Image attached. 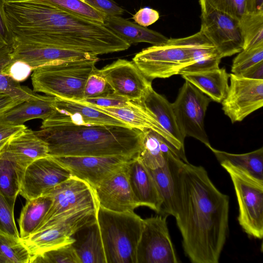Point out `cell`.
Listing matches in <instances>:
<instances>
[{
	"label": "cell",
	"mask_w": 263,
	"mask_h": 263,
	"mask_svg": "<svg viewBox=\"0 0 263 263\" xmlns=\"http://www.w3.org/2000/svg\"><path fill=\"white\" fill-rule=\"evenodd\" d=\"M229 198L205 169L185 163L178 177L175 217L186 256L193 263H218L228 232Z\"/></svg>",
	"instance_id": "1"
},
{
	"label": "cell",
	"mask_w": 263,
	"mask_h": 263,
	"mask_svg": "<svg viewBox=\"0 0 263 263\" xmlns=\"http://www.w3.org/2000/svg\"><path fill=\"white\" fill-rule=\"evenodd\" d=\"M5 10L15 35H33L60 48L98 56L130 46L103 24L36 0L9 1Z\"/></svg>",
	"instance_id": "2"
},
{
	"label": "cell",
	"mask_w": 263,
	"mask_h": 263,
	"mask_svg": "<svg viewBox=\"0 0 263 263\" xmlns=\"http://www.w3.org/2000/svg\"><path fill=\"white\" fill-rule=\"evenodd\" d=\"M48 146V155L137 157L143 131L117 125L41 126L35 132Z\"/></svg>",
	"instance_id": "3"
},
{
	"label": "cell",
	"mask_w": 263,
	"mask_h": 263,
	"mask_svg": "<svg viewBox=\"0 0 263 263\" xmlns=\"http://www.w3.org/2000/svg\"><path fill=\"white\" fill-rule=\"evenodd\" d=\"M96 219L106 263H136L144 219L134 211L115 212L99 205Z\"/></svg>",
	"instance_id": "4"
},
{
	"label": "cell",
	"mask_w": 263,
	"mask_h": 263,
	"mask_svg": "<svg viewBox=\"0 0 263 263\" xmlns=\"http://www.w3.org/2000/svg\"><path fill=\"white\" fill-rule=\"evenodd\" d=\"M98 61H71L38 67L31 74L33 91L58 98L81 101L87 79Z\"/></svg>",
	"instance_id": "5"
},
{
	"label": "cell",
	"mask_w": 263,
	"mask_h": 263,
	"mask_svg": "<svg viewBox=\"0 0 263 263\" xmlns=\"http://www.w3.org/2000/svg\"><path fill=\"white\" fill-rule=\"evenodd\" d=\"M200 32L177 39H168L164 43L143 49L133 62L149 81L179 74L192 62L193 48Z\"/></svg>",
	"instance_id": "6"
},
{
	"label": "cell",
	"mask_w": 263,
	"mask_h": 263,
	"mask_svg": "<svg viewBox=\"0 0 263 263\" xmlns=\"http://www.w3.org/2000/svg\"><path fill=\"white\" fill-rule=\"evenodd\" d=\"M98 206L79 210L63 216L28 237L21 239L31 258L50 250L72 244L74 234L96 219Z\"/></svg>",
	"instance_id": "7"
},
{
	"label": "cell",
	"mask_w": 263,
	"mask_h": 263,
	"mask_svg": "<svg viewBox=\"0 0 263 263\" xmlns=\"http://www.w3.org/2000/svg\"><path fill=\"white\" fill-rule=\"evenodd\" d=\"M239 207L238 220L249 236L261 239L263 237V183L228 167Z\"/></svg>",
	"instance_id": "8"
},
{
	"label": "cell",
	"mask_w": 263,
	"mask_h": 263,
	"mask_svg": "<svg viewBox=\"0 0 263 263\" xmlns=\"http://www.w3.org/2000/svg\"><path fill=\"white\" fill-rule=\"evenodd\" d=\"M201 8L200 31L213 44L221 58L243 49V41L239 21L230 15L199 0Z\"/></svg>",
	"instance_id": "9"
},
{
	"label": "cell",
	"mask_w": 263,
	"mask_h": 263,
	"mask_svg": "<svg viewBox=\"0 0 263 263\" xmlns=\"http://www.w3.org/2000/svg\"><path fill=\"white\" fill-rule=\"evenodd\" d=\"M211 101L210 98L185 80L176 100L172 103L183 136L195 138L206 146L210 143L204 128V120Z\"/></svg>",
	"instance_id": "10"
},
{
	"label": "cell",
	"mask_w": 263,
	"mask_h": 263,
	"mask_svg": "<svg viewBox=\"0 0 263 263\" xmlns=\"http://www.w3.org/2000/svg\"><path fill=\"white\" fill-rule=\"evenodd\" d=\"M10 45L13 60L26 63L33 70L61 62L99 59L98 56L87 52L52 46L33 35H15Z\"/></svg>",
	"instance_id": "11"
},
{
	"label": "cell",
	"mask_w": 263,
	"mask_h": 263,
	"mask_svg": "<svg viewBox=\"0 0 263 263\" xmlns=\"http://www.w3.org/2000/svg\"><path fill=\"white\" fill-rule=\"evenodd\" d=\"M46 195L51 198V203L35 232L67 214L99 205L92 187L86 182L71 176Z\"/></svg>",
	"instance_id": "12"
},
{
	"label": "cell",
	"mask_w": 263,
	"mask_h": 263,
	"mask_svg": "<svg viewBox=\"0 0 263 263\" xmlns=\"http://www.w3.org/2000/svg\"><path fill=\"white\" fill-rule=\"evenodd\" d=\"M157 215L144 219L136 251V263H178L170 237L166 218Z\"/></svg>",
	"instance_id": "13"
},
{
	"label": "cell",
	"mask_w": 263,
	"mask_h": 263,
	"mask_svg": "<svg viewBox=\"0 0 263 263\" xmlns=\"http://www.w3.org/2000/svg\"><path fill=\"white\" fill-rule=\"evenodd\" d=\"M230 85L221 102L222 109L232 123L242 121L263 105V80L230 74Z\"/></svg>",
	"instance_id": "14"
},
{
	"label": "cell",
	"mask_w": 263,
	"mask_h": 263,
	"mask_svg": "<svg viewBox=\"0 0 263 263\" xmlns=\"http://www.w3.org/2000/svg\"><path fill=\"white\" fill-rule=\"evenodd\" d=\"M70 176L53 157L39 158L26 168L20 180L19 194L26 200L46 195Z\"/></svg>",
	"instance_id": "15"
},
{
	"label": "cell",
	"mask_w": 263,
	"mask_h": 263,
	"mask_svg": "<svg viewBox=\"0 0 263 263\" xmlns=\"http://www.w3.org/2000/svg\"><path fill=\"white\" fill-rule=\"evenodd\" d=\"M53 157L71 176L86 182L92 188L133 159L122 156Z\"/></svg>",
	"instance_id": "16"
},
{
	"label": "cell",
	"mask_w": 263,
	"mask_h": 263,
	"mask_svg": "<svg viewBox=\"0 0 263 263\" xmlns=\"http://www.w3.org/2000/svg\"><path fill=\"white\" fill-rule=\"evenodd\" d=\"M129 161L92 188L99 206L118 212L134 211L141 206L129 182Z\"/></svg>",
	"instance_id": "17"
},
{
	"label": "cell",
	"mask_w": 263,
	"mask_h": 263,
	"mask_svg": "<svg viewBox=\"0 0 263 263\" xmlns=\"http://www.w3.org/2000/svg\"><path fill=\"white\" fill-rule=\"evenodd\" d=\"M55 98V111L51 117L43 121L42 126L74 124L128 127L118 119L87 104L74 100Z\"/></svg>",
	"instance_id": "18"
},
{
	"label": "cell",
	"mask_w": 263,
	"mask_h": 263,
	"mask_svg": "<svg viewBox=\"0 0 263 263\" xmlns=\"http://www.w3.org/2000/svg\"><path fill=\"white\" fill-rule=\"evenodd\" d=\"M100 70L112 91L129 101L139 100L152 86L133 61L119 59Z\"/></svg>",
	"instance_id": "19"
},
{
	"label": "cell",
	"mask_w": 263,
	"mask_h": 263,
	"mask_svg": "<svg viewBox=\"0 0 263 263\" xmlns=\"http://www.w3.org/2000/svg\"><path fill=\"white\" fill-rule=\"evenodd\" d=\"M48 152L47 143L26 127L10 138L3 154L14 165L20 182L26 168L34 160L48 156Z\"/></svg>",
	"instance_id": "20"
},
{
	"label": "cell",
	"mask_w": 263,
	"mask_h": 263,
	"mask_svg": "<svg viewBox=\"0 0 263 263\" xmlns=\"http://www.w3.org/2000/svg\"><path fill=\"white\" fill-rule=\"evenodd\" d=\"M187 162L179 156L172 155L162 167L148 169L162 200L159 214L175 216L179 174L183 164Z\"/></svg>",
	"instance_id": "21"
},
{
	"label": "cell",
	"mask_w": 263,
	"mask_h": 263,
	"mask_svg": "<svg viewBox=\"0 0 263 263\" xmlns=\"http://www.w3.org/2000/svg\"><path fill=\"white\" fill-rule=\"evenodd\" d=\"M90 106L114 117L129 127L142 131L152 129L163 136L180 151L185 152L184 145L180 144L167 134L157 122L153 114L136 101H129L127 104L117 107Z\"/></svg>",
	"instance_id": "22"
},
{
	"label": "cell",
	"mask_w": 263,
	"mask_h": 263,
	"mask_svg": "<svg viewBox=\"0 0 263 263\" xmlns=\"http://www.w3.org/2000/svg\"><path fill=\"white\" fill-rule=\"evenodd\" d=\"M128 176L132 192L141 206L159 214L162 200L148 168L137 157L128 163Z\"/></svg>",
	"instance_id": "23"
},
{
	"label": "cell",
	"mask_w": 263,
	"mask_h": 263,
	"mask_svg": "<svg viewBox=\"0 0 263 263\" xmlns=\"http://www.w3.org/2000/svg\"><path fill=\"white\" fill-rule=\"evenodd\" d=\"M150 111L163 130L174 139L184 145L185 137L179 127L172 104L149 86L141 98L135 101Z\"/></svg>",
	"instance_id": "24"
},
{
	"label": "cell",
	"mask_w": 263,
	"mask_h": 263,
	"mask_svg": "<svg viewBox=\"0 0 263 263\" xmlns=\"http://www.w3.org/2000/svg\"><path fill=\"white\" fill-rule=\"evenodd\" d=\"M172 155L187 160L185 152L180 151L161 135L152 129L143 131L137 157L149 170L162 167Z\"/></svg>",
	"instance_id": "25"
},
{
	"label": "cell",
	"mask_w": 263,
	"mask_h": 263,
	"mask_svg": "<svg viewBox=\"0 0 263 263\" xmlns=\"http://www.w3.org/2000/svg\"><path fill=\"white\" fill-rule=\"evenodd\" d=\"M56 98L36 93L32 99L24 101L0 115V123L23 125L27 121L51 117L55 111Z\"/></svg>",
	"instance_id": "26"
},
{
	"label": "cell",
	"mask_w": 263,
	"mask_h": 263,
	"mask_svg": "<svg viewBox=\"0 0 263 263\" xmlns=\"http://www.w3.org/2000/svg\"><path fill=\"white\" fill-rule=\"evenodd\" d=\"M214 154L223 167L231 168L247 177L263 183V147L252 152L231 154L206 146Z\"/></svg>",
	"instance_id": "27"
},
{
	"label": "cell",
	"mask_w": 263,
	"mask_h": 263,
	"mask_svg": "<svg viewBox=\"0 0 263 263\" xmlns=\"http://www.w3.org/2000/svg\"><path fill=\"white\" fill-rule=\"evenodd\" d=\"M104 26L130 45L139 43H147L157 45L165 43L166 36L132 22L120 16H106Z\"/></svg>",
	"instance_id": "28"
},
{
	"label": "cell",
	"mask_w": 263,
	"mask_h": 263,
	"mask_svg": "<svg viewBox=\"0 0 263 263\" xmlns=\"http://www.w3.org/2000/svg\"><path fill=\"white\" fill-rule=\"evenodd\" d=\"M73 238L72 246L81 263H106L97 219L80 229Z\"/></svg>",
	"instance_id": "29"
},
{
	"label": "cell",
	"mask_w": 263,
	"mask_h": 263,
	"mask_svg": "<svg viewBox=\"0 0 263 263\" xmlns=\"http://www.w3.org/2000/svg\"><path fill=\"white\" fill-rule=\"evenodd\" d=\"M182 77L192 84L211 100L221 103L228 88L229 74L225 68H217L200 72L185 73Z\"/></svg>",
	"instance_id": "30"
},
{
	"label": "cell",
	"mask_w": 263,
	"mask_h": 263,
	"mask_svg": "<svg viewBox=\"0 0 263 263\" xmlns=\"http://www.w3.org/2000/svg\"><path fill=\"white\" fill-rule=\"evenodd\" d=\"M51 203V198L44 195L26 200L18 219L21 239L34 233L47 214Z\"/></svg>",
	"instance_id": "31"
},
{
	"label": "cell",
	"mask_w": 263,
	"mask_h": 263,
	"mask_svg": "<svg viewBox=\"0 0 263 263\" xmlns=\"http://www.w3.org/2000/svg\"><path fill=\"white\" fill-rule=\"evenodd\" d=\"M13 61L11 45H7L0 48V92L15 100L23 101L30 100L36 93L28 87L21 85L19 82L4 73L6 67Z\"/></svg>",
	"instance_id": "32"
},
{
	"label": "cell",
	"mask_w": 263,
	"mask_h": 263,
	"mask_svg": "<svg viewBox=\"0 0 263 263\" xmlns=\"http://www.w3.org/2000/svg\"><path fill=\"white\" fill-rule=\"evenodd\" d=\"M243 49L263 45V12H246L239 21Z\"/></svg>",
	"instance_id": "33"
},
{
	"label": "cell",
	"mask_w": 263,
	"mask_h": 263,
	"mask_svg": "<svg viewBox=\"0 0 263 263\" xmlns=\"http://www.w3.org/2000/svg\"><path fill=\"white\" fill-rule=\"evenodd\" d=\"M3 153L0 156V193L14 208L20 192V182L14 165Z\"/></svg>",
	"instance_id": "34"
},
{
	"label": "cell",
	"mask_w": 263,
	"mask_h": 263,
	"mask_svg": "<svg viewBox=\"0 0 263 263\" xmlns=\"http://www.w3.org/2000/svg\"><path fill=\"white\" fill-rule=\"evenodd\" d=\"M62 11L104 24L106 15L83 0H36Z\"/></svg>",
	"instance_id": "35"
},
{
	"label": "cell",
	"mask_w": 263,
	"mask_h": 263,
	"mask_svg": "<svg viewBox=\"0 0 263 263\" xmlns=\"http://www.w3.org/2000/svg\"><path fill=\"white\" fill-rule=\"evenodd\" d=\"M31 256L21 238L0 232V263H30Z\"/></svg>",
	"instance_id": "36"
},
{
	"label": "cell",
	"mask_w": 263,
	"mask_h": 263,
	"mask_svg": "<svg viewBox=\"0 0 263 263\" xmlns=\"http://www.w3.org/2000/svg\"><path fill=\"white\" fill-rule=\"evenodd\" d=\"M30 263H81L72 244L59 247L31 258Z\"/></svg>",
	"instance_id": "37"
},
{
	"label": "cell",
	"mask_w": 263,
	"mask_h": 263,
	"mask_svg": "<svg viewBox=\"0 0 263 263\" xmlns=\"http://www.w3.org/2000/svg\"><path fill=\"white\" fill-rule=\"evenodd\" d=\"M263 61V45L248 49H242L234 59L231 73L240 76L247 69Z\"/></svg>",
	"instance_id": "38"
},
{
	"label": "cell",
	"mask_w": 263,
	"mask_h": 263,
	"mask_svg": "<svg viewBox=\"0 0 263 263\" xmlns=\"http://www.w3.org/2000/svg\"><path fill=\"white\" fill-rule=\"evenodd\" d=\"M113 91L100 70L95 67L86 81L83 99L98 97Z\"/></svg>",
	"instance_id": "39"
},
{
	"label": "cell",
	"mask_w": 263,
	"mask_h": 263,
	"mask_svg": "<svg viewBox=\"0 0 263 263\" xmlns=\"http://www.w3.org/2000/svg\"><path fill=\"white\" fill-rule=\"evenodd\" d=\"M0 232L16 238H20L14 220V208L10 206L1 193Z\"/></svg>",
	"instance_id": "40"
},
{
	"label": "cell",
	"mask_w": 263,
	"mask_h": 263,
	"mask_svg": "<svg viewBox=\"0 0 263 263\" xmlns=\"http://www.w3.org/2000/svg\"><path fill=\"white\" fill-rule=\"evenodd\" d=\"M214 8L239 21L246 13L245 0H203Z\"/></svg>",
	"instance_id": "41"
},
{
	"label": "cell",
	"mask_w": 263,
	"mask_h": 263,
	"mask_svg": "<svg viewBox=\"0 0 263 263\" xmlns=\"http://www.w3.org/2000/svg\"><path fill=\"white\" fill-rule=\"evenodd\" d=\"M128 101L127 99L112 91L98 97L85 98L78 102L98 107H112L124 105Z\"/></svg>",
	"instance_id": "42"
},
{
	"label": "cell",
	"mask_w": 263,
	"mask_h": 263,
	"mask_svg": "<svg viewBox=\"0 0 263 263\" xmlns=\"http://www.w3.org/2000/svg\"><path fill=\"white\" fill-rule=\"evenodd\" d=\"M32 71V68L26 63L13 61L6 67L4 73L20 83L26 80Z\"/></svg>",
	"instance_id": "43"
},
{
	"label": "cell",
	"mask_w": 263,
	"mask_h": 263,
	"mask_svg": "<svg viewBox=\"0 0 263 263\" xmlns=\"http://www.w3.org/2000/svg\"><path fill=\"white\" fill-rule=\"evenodd\" d=\"M106 16H120L124 10L113 0H83Z\"/></svg>",
	"instance_id": "44"
},
{
	"label": "cell",
	"mask_w": 263,
	"mask_h": 263,
	"mask_svg": "<svg viewBox=\"0 0 263 263\" xmlns=\"http://www.w3.org/2000/svg\"><path fill=\"white\" fill-rule=\"evenodd\" d=\"M160 17L159 12L152 8H141L133 16V19L138 25L147 27L157 22Z\"/></svg>",
	"instance_id": "45"
},
{
	"label": "cell",
	"mask_w": 263,
	"mask_h": 263,
	"mask_svg": "<svg viewBox=\"0 0 263 263\" xmlns=\"http://www.w3.org/2000/svg\"><path fill=\"white\" fill-rule=\"evenodd\" d=\"M0 34L8 45L12 43L15 36L6 14L4 0H0Z\"/></svg>",
	"instance_id": "46"
},
{
	"label": "cell",
	"mask_w": 263,
	"mask_h": 263,
	"mask_svg": "<svg viewBox=\"0 0 263 263\" xmlns=\"http://www.w3.org/2000/svg\"><path fill=\"white\" fill-rule=\"evenodd\" d=\"M26 127L24 124L14 125L0 123V142L10 138Z\"/></svg>",
	"instance_id": "47"
},
{
	"label": "cell",
	"mask_w": 263,
	"mask_h": 263,
	"mask_svg": "<svg viewBox=\"0 0 263 263\" xmlns=\"http://www.w3.org/2000/svg\"><path fill=\"white\" fill-rule=\"evenodd\" d=\"M241 76L253 80H263V61L247 69Z\"/></svg>",
	"instance_id": "48"
},
{
	"label": "cell",
	"mask_w": 263,
	"mask_h": 263,
	"mask_svg": "<svg viewBox=\"0 0 263 263\" xmlns=\"http://www.w3.org/2000/svg\"><path fill=\"white\" fill-rule=\"evenodd\" d=\"M23 102L24 101L15 100L5 93L0 92V115Z\"/></svg>",
	"instance_id": "49"
},
{
	"label": "cell",
	"mask_w": 263,
	"mask_h": 263,
	"mask_svg": "<svg viewBox=\"0 0 263 263\" xmlns=\"http://www.w3.org/2000/svg\"><path fill=\"white\" fill-rule=\"evenodd\" d=\"M246 12H263V0H245Z\"/></svg>",
	"instance_id": "50"
},
{
	"label": "cell",
	"mask_w": 263,
	"mask_h": 263,
	"mask_svg": "<svg viewBox=\"0 0 263 263\" xmlns=\"http://www.w3.org/2000/svg\"><path fill=\"white\" fill-rule=\"evenodd\" d=\"M9 139H6L0 142V156L5 152Z\"/></svg>",
	"instance_id": "51"
},
{
	"label": "cell",
	"mask_w": 263,
	"mask_h": 263,
	"mask_svg": "<svg viewBox=\"0 0 263 263\" xmlns=\"http://www.w3.org/2000/svg\"><path fill=\"white\" fill-rule=\"evenodd\" d=\"M8 45L0 34V48Z\"/></svg>",
	"instance_id": "52"
},
{
	"label": "cell",
	"mask_w": 263,
	"mask_h": 263,
	"mask_svg": "<svg viewBox=\"0 0 263 263\" xmlns=\"http://www.w3.org/2000/svg\"><path fill=\"white\" fill-rule=\"evenodd\" d=\"M5 1H9V0H5Z\"/></svg>",
	"instance_id": "53"
}]
</instances>
